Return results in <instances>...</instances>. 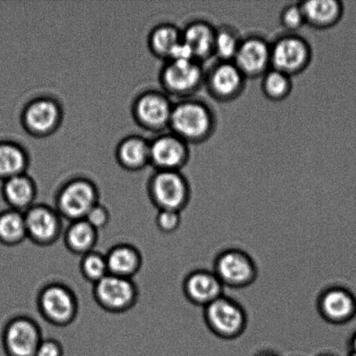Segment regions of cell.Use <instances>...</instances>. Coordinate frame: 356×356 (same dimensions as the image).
I'll return each instance as SVG.
<instances>
[{"label":"cell","instance_id":"d4e9b609","mask_svg":"<svg viewBox=\"0 0 356 356\" xmlns=\"http://www.w3.org/2000/svg\"><path fill=\"white\" fill-rule=\"evenodd\" d=\"M181 41V31L170 24H159L149 36V47L152 54L168 61Z\"/></svg>","mask_w":356,"mask_h":356},{"label":"cell","instance_id":"ac0fdd59","mask_svg":"<svg viewBox=\"0 0 356 356\" xmlns=\"http://www.w3.org/2000/svg\"><path fill=\"white\" fill-rule=\"evenodd\" d=\"M245 79L234 62L220 61L207 76L209 92L222 101L235 99L242 92Z\"/></svg>","mask_w":356,"mask_h":356},{"label":"cell","instance_id":"6da1fadb","mask_svg":"<svg viewBox=\"0 0 356 356\" xmlns=\"http://www.w3.org/2000/svg\"><path fill=\"white\" fill-rule=\"evenodd\" d=\"M169 127L184 142L205 140L214 130L215 118L206 104L185 99L174 104Z\"/></svg>","mask_w":356,"mask_h":356},{"label":"cell","instance_id":"8fae6325","mask_svg":"<svg viewBox=\"0 0 356 356\" xmlns=\"http://www.w3.org/2000/svg\"><path fill=\"white\" fill-rule=\"evenodd\" d=\"M40 312L49 322L58 326L67 325L76 315V299L67 287L50 284L40 292L38 298Z\"/></svg>","mask_w":356,"mask_h":356},{"label":"cell","instance_id":"4fadbf2b","mask_svg":"<svg viewBox=\"0 0 356 356\" xmlns=\"http://www.w3.org/2000/svg\"><path fill=\"white\" fill-rule=\"evenodd\" d=\"M41 341L40 327L26 317L10 321L3 333V348L8 356H35Z\"/></svg>","mask_w":356,"mask_h":356},{"label":"cell","instance_id":"2e32d148","mask_svg":"<svg viewBox=\"0 0 356 356\" xmlns=\"http://www.w3.org/2000/svg\"><path fill=\"white\" fill-rule=\"evenodd\" d=\"M233 62L245 78L264 76L271 67L270 45L257 36L242 40Z\"/></svg>","mask_w":356,"mask_h":356},{"label":"cell","instance_id":"83f0119b","mask_svg":"<svg viewBox=\"0 0 356 356\" xmlns=\"http://www.w3.org/2000/svg\"><path fill=\"white\" fill-rule=\"evenodd\" d=\"M291 76L277 70L270 69L265 73L261 83L264 95L271 100H282L291 90Z\"/></svg>","mask_w":356,"mask_h":356},{"label":"cell","instance_id":"52a82bcc","mask_svg":"<svg viewBox=\"0 0 356 356\" xmlns=\"http://www.w3.org/2000/svg\"><path fill=\"white\" fill-rule=\"evenodd\" d=\"M312 59L308 42L296 35L279 38L270 45L271 68L289 76L298 74L305 70Z\"/></svg>","mask_w":356,"mask_h":356},{"label":"cell","instance_id":"d6a6232c","mask_svg":"<svg viewBox=\"0 0 356 356\" xmlns=\"http://www.w3.org/2000/svg\"><path fill=\"white\" fill-rule=\"evenodd\" d=\"M85 220L96 230L102 229L110 221V213L104 206L97 204L90 209Z\"/></svg>","mask_w":356,"mask_h":356},{"label":"cell","instance_id":"5bb4252c","mask_svg":"<svg viewBox=\"0 0 356 356\" xmlns=\"http://www.w3.org/2000/svg\"><path fill=\"white\" fill-rule=\"evenodd\" d=\"M186 142L172 132L162 134L149 141L151 165L156 170H179L188 159Z\"/></svg>","mask_w":356,"mask_h":356},{"label":"cell","instance_id":"277c9868","mask_svg":"<svg viewBox=\"0 0 356 356\" xmlns=\"http://www.w3.org/2000/svg\"><path fill=\"white\" fill-rule=\"evenodd\" d=\"M149 194L159 211L181 212L190 202L191 188L179 170H156L149 180Z\"/></svg>","mask_w":356,"mask_h":356},{"label":"cell","instance_id":"30bf717a","mask_svg":"<svg viewBox=\"0 0 356 356\" xmlns=\"http://www.w3.org/2000/svg\"><path fill=\"white\" fill-rule=\"evenodd\" d=\"M137 296V287L130 278L108 274L94 284V298L107 312H127L134 305Z\"/></svg>","mask_w":356,"mask_h":356},{"label":"cell","instance_id":"7c38bea8","mask_svg":"<svg viewBox=\"0 0 356 356\" xmlns=\"http://www.w3.org/2000/svg\"><path fill=\"white\" fill-rule=\"evenodd\" d=\"M317 310L325 322L343 325L356 316V298L353 293L341 286H331L320 293Z\"/></svg>","mask_w":356,"mask_h":356},{"label":"cell","instance_id":"4dcf8cb0","mask_svg":"<svg viewBox=\"0 0 356 356\" xmlns=\"http://www.w3.org/2000/svg\"><path fill=\"white\" fill-rule=\"evenodd\" d=\"M281 22L286 29L296 31L306 23L301 5L286 6L281 14Z\"/></svg>","mask_w":356,"mask_h":356},{"label":"cell","instance_id":"f1b7e54d","mask_svg":"<svg viewBox=\"0 0 356 356\" xmlns=\"http://www.w3.org/2000/svg\"><path fill=\"white\" fill-rule=\"evenodd\" d=\"M241 41L242 40L232 28H220L216 33L214 54L220 61L233 62Z\"/></svg>","mask_w":356,"mask_h":356},{"label":"cell","instance_id":"8d00e7d4","mask_svg":"<svg viewBox=\"0 0 356 356\" xmlns=\"http://www.w3.org/2000/svg\"><path fill=\"white\" fill-rule=\"evenodd\" d=\"M347 356H356V353H355V352L353 351L350 350V353H348Z\"/></svg>","mask_w":356,"mask_h":356},{"label":"cell","instance_id":"ffe728a7","mask_svg":"<svg viewBox=\"0 0 356 356\" xmlns=\"http://www.w3.org/2000/svg\"><path fill=\"white\" fill-rule=\"evenodd\" d=\"M216 29L204 21H194L181 31V40L190 47L195 60L200 62L214 55Z\"/></svg>","mask_w":356,"mask_h":356},{"label":"cell","instance_id":"4316f807","mask_svg":"<svg viewBox=\"0 0 356 356\" xmlns=\"http://www.w3.org/2000/svg\"><path fill=\"white\" fill-rule=\"evenodd\" d=\"M27 237L24 213L10 209L0 213V243L13 246Z\"/></svg>","mask_w":356,"mask_h":356},{"label":"cell","instance_id":"1f68e13d","mask_svg":"<svg viewBox=\"0 0 356 356\" xmlns=\"http://www.w3.org/2000/svg\"><path fill=\"white\" fill-rule=\"evenodd\" d=\"M181 212L161 209L156 216V225L163 233L175 232L181 225Z\"/></svg>","mask_w":356,"mask_h":356},{"label":"cell","instance_id":"74e56055","mask_svg":"<svg viewBox=\"0 0 356 356\" xmlns=\"http://www.w3.org/2000/svg\"><path fill=\"white\" fill-rule=\"evenodd\" d=\"M318 356H337L332 354H321Z\"/></svg>","mask_w":356,"mask_h":356},{"label":"cell","instance_id":"e0dca14e","mask_svg":"<svg viewBox=\"0 0 356 356\" xmlns=\"http://www.w3.org/2000/svg\"><path fill=\"white\" fill-rule=\"evenodd\" d=\"M183 291L188 302L204 309L225 295V286L213 270L201 268L191 272L185 277Z\"/></svg>","mask_w":356,"mask_h":356},{"label":"cell","instance_id":"f546056e","mask_svg":"<svg viewBox=\"0 0 356 356\" xmlns=\"http://www.w3.org/2000/svg\"><path fill=\"white\" fill-rule=\"evenodd\" d=\"M80 268L83 277L94 284L109 274L106 256L94 251L83 254Z\"/></svg>","mask_w":356,"mask_h":356},{"label":"cell","instance_id":"d590c367","mask_svg":"<svg viewBox=\"0 0 356 356\" xmlns=\"http://www.w3.org/2000/svg\"><path fill=\"white\" fill-rule=\"evenodd\" d=\"M256 356H279L277 354L274 353L273 351H261Z\"/></svg>","mask_w":356,"mask_h":356},{"label":"cell","instance_id":"9a60e30c","mask_svg":"<svg viewBox=\"0 0 356 356\" xmlns=\"http://www.w3.org/2000/svg\"><path fill=\"white\" fill-rule=\"evenodd\" d=\"M24 213L28 238L41 245H49L61 233L60 215L45 205H33Z\"/></svg>","mask_w":356,"mask_h":356},{"label":"cell","instance_id":"44dd1931","mask_svg":"<svg viewBox=\"0 0 356 356\" xmlns=\"http://www.w3.org/2000/svg\"><path fill=\"white\" fill-rule=\"evenodd\" d=\"M2 193L10 209L26 212L33 206L37 188L33 178L24 173L3 181Z\"/></svg>","mask_w":356,"mask_h":356},{"label":"cell","instance_id":"e575fe53","mask_svg":"<svg viewBox=\"0 0 356 356\" xmlns=\"http://www.w3.org/2000/svg\"><path fill=\"white\" fill-rule=\"evenodd\" d=\"M350 351L355 352L356 353V332L353 334L350 340Z\"/></svg>","mask_w":356,"mask_h":356},{"label":"cell","instance_id":"836d02e7","mask_svg":"<svg viewBox=\"0 0 356 356\" xmlns=\"http://www.w3.org/2000/svg\"><path fill=\"white\" fill-rule=\"evenodd\" d=\"M35 356H63V348L57 341L42 340Z\"/></svg>","mask_w":356,"mask_h":356},{"label":"cell","instance_id":"8992f818","mask_svg":"<svg viewBox=\"0 0 356 356\" xmlns=\"http://www.w3.org/2000/svg\"><path fill=\"white\" fill-rule=\"evenodd\" d=\"M173 106L165 93L147 90L135 99L132 114L139 127L149 131L159 132L169 127Z\"/></svg>","mask_w":356,"mask_h":356},{"label":"cell","instance_id":"cb8c5ba5","mask_svg":"<svg viewBox=\"0 0 356 356\" xmlns=\"http://www.w3.org/2000/svg\"><path fill=\"white\" fill-rule=\"evenodd\" d=\"M28 155L22 146L10 141L0 142V180L26 173Z\"/></svg>","mask_w":356,"mask_h":356},{"label":"cell","instance_id":"603a6c76","mask_svg":"<svg viewBox=\"0 0 356 356\" xmlns=\"http://www.w3.org/2000/svg\"><path fill=\"white\" fill-rule=\"evenodd\" d=\"M306 23L316 28L334 26L341 15V6L337 0H312L300 3Z\"/></svg>","mask_w":356,"mask_h":356},{"label":"cell","instance_id":"9c48e42d","mask_svg":"<svg viewBox=\"0 0 356 356\" xmlns=\"http://www.w3.org/2000/svg\"><path fill=\"white\" fill-rule=\"evenodd\" d=\"M202 79L204 72L197 60L166 61L160 72V82L165 92L177 97L191 95L199 88Z\"/></svg>","mask_w":356,"mask_h":356},{"label":"cell","instance_id":"5b68a950","mask_svg":"<svg viewBox=\"0 0 356 356\" xmlns=\"http://www.w3.org/2000/svg\"><path fill=\"white\" fill-rule=\"evenodd\" d=\"M97 204V188L87 178L76 177L66 181L57 195L58 214L72 222L85 219Z\"/></svg>","mask_w":356,"mask_h":356},{"label":"cell","instance_id":"7a4b0ae2","mask_svg":"<svg viewBox=\"0 0 356 356\" xmlns=\"http://www.w3.org/2000/svg\"><path fill=\"white\" fill-rule=\"evenodd\" d=\"M206 326L222 340H235L245 332L248 316L243 307L223 295L204 309Z\"/></svg>","mask_w":356,"mask_h":356},{"label":"cell","instance_id":"d6986e66","mask_svg":"<svg viewBox=\"0 0 356 356\" xmlns=\"http://www.w3.org/2000/svg\"><path fill=\"white\" fill-rule=\"evenodd\" d=\"M118 163L129 172H138L151 165L149 141L138 135L124 138L117 146Z\"/></svg>","mask_w":356,"mask_h":356},{"label":"cell","instance_id":"ba28073f","mask_svg":"<svg viewBox=\"0 0 356 356\" xmlns=\"http://www.w3.org/2000/svg\"><path fill=\"white\" fill-rule=\"evenodd\" d=\"M63 120L62 107L50 97H36L24 107L22 124L28 134L44 138L54 134Z\"/></svg>","mask_w":356,"mask_h":356},{"label":"cell","instance_id":"484cf974","mask_svg":"<svg viewBox=\"0 0 356 356\" xmlns=\"http://www.w3.org/2000/svg\"><path fill=\"white\" fill-rule=\"evenodd\" d=\"M97 230L92 228L85 219L72 222L65 232V243L69 250L86 254L92 250L97 242Z\"/></svg>","mask_w":356,"mask_h":356},{"label":"cell","instance_id":"3957f363","mask_svg":"<svg viewBox=\"0 0 356 356\" xmlns=\"http://www.w3.org/2000/svg\"><path fill=\"white\" fill-rule=\"evenodd\" d=\"M212 270L225 288L245 289L252 285L258 277V268L252 257L236 248L220 252L215 258Z\"/></svg>","mask_w":356,"mask_h":356},{"label":"cell","instance_id":"7402d4cb","mask_svg":"<svg viewBox=\"0 0 356 356\" xmlns=\"http://www.w3.org/2000/svg\"><path fill=\"white\" fill-rule=\"evenodd\" d=\"M106 258L109 274L124 278L131 279L138 273L142 264L139 251L128 244L115 246Z\"/></svg>","mask_w":356,"mask_h":356}]
</instances>
